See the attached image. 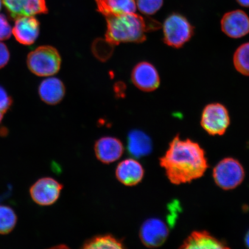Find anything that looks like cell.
Wrapping results in <instances>:
<instances>
[{
  "label": "cell",
  "instance_id": "obj_23",
  "mask_svg": "<svg viewBox=\"0 0 249 249\" xmlns=\"http://www.w3.org/2000/svg\"><path fill=\"white\" fill-rule=\"evenodd\" d=\"M12 30L7 18L4 15L0 14V40L11 38Z\"/></svg>",
  "mask_w": 249,
  "mask_h": 249
},
{
  "label": "cell",
  "instance_id": "obj_28",
  "mask_svg": "<svg viewBox=\"0 0 249 249\" xmlns=\"http://www.w3.org/2000/svg\"><path fill=\"white\" fill-rule=\"evenodd\" d=\"M3 115H4V114L1 113V112H0V123H1V121H2Z\"/></svg>",
  "mask_w": 249,
  "mask_h": 249
},
{
  "label": "cell",
  "instance_id": "obj_5",
  "mask_svg": "<svg viewBox=\"0 0 249 249\" xmlns=\"http://www.w3.org/2000/svg\"><path fill=\"white\" fill-rule=\"evenodd\" d=\"M245 170L237 160L227 158L214 167L213 176L218 186L224 190H231L241 184L245 178Z\"/></svg>",
  "mask_w": 249,
  "mask_h": 249
},
{
  "label": "cell",
  "instance_id": "obj_18",
  "mask_svg": "<svg viewBox=\"0 0 249 249\" xmlns=\"http://www.w3.org/2000/svg\"><path fill=\"white\" fill-rule=\"evenodd\" d=\"M98 9L106 18L111 16L135 13V0H96Z\"/></svg>",
  "mask_w": 249,
  "mask_h": 249
},
{
  "label": "cell",
  "instance_id": "obj_22",
  "mask_svg": "<svg viewBox=\"0 0 249 249\" xmlns=\"http://www.w3.org/2000/svg\"><path fill=\"white\" fill-rule=\"evenodd\" d=\"M163 0H138L139 11L142 14L151 15H154L162 7Z\"/></svg>",
  "mask_w": 249,
  "mask_h": 249
},
{
  "label": "cell",
  "instance_id": "obj_10",
  "mask_svg": "<svg viewBox=\"0 0 249 249\" xmlns=\"http://www.w3.org/2000/svg\"><path fill=\"white\" fill-rule=\"evenodd\" d=\"M221 29L230 38H242L249 33V17L242 10L227 12L221 19Z\"/></svg>",
  "mask_w": 249,
  "mask_h": 249
},
{
  "label": "cell",
  "instance_id": "obj_24",
  "mask_svg": "<svg viewBox=\"0 0 249 249\" xmlns=\"http://www.w3.org/2000/svg\"><path fill=\"white\" fill-rule=\"evenodd\" d=\"M13 103L10 95L3 87L0 86V112L4 114L9 110Z\"/></svg>",
  "mask_w": 249,
  "mask_h": 249
},
{
  "label": "cell",
  "instance_id": "obj_7",
  "mask_svg": "<svg viewBox=\"0 0 249 249\" xmlns=\"http://www.w3.org/2000/svg\"><path fill=\"white\" fill-rule=\"evenodd\" d=\"M63 185L54 178L45 177L34 183L30 190L33 201L42 206H49L57 201Z\"/></svg>",
  "mask_w": 249,
  "mask_h": 249
},
{
  "label": "cell",
  "instance_id": "obj_21",
  "mask_svg": "<svg viewBox=\"0 0 249 249\" xmlns=\"http://www.w3.org/2000/svg\"><path fill=\"white\" fill-rule=\"evenodd\" d=\"M17 216L11 207L0 205V234H7L14 229Z\"/></svg>",
  "mask_w": 249,
  "mask_h": 249
},
{
  "label": "cell",
  "instance_id": "obj_25",
  "mask_svg": "<svg viewBox=\"0 0 249 249\" xmlns=\"http://www.w3.org/2000/svg\"><path fill=\"white\" fill-rule=\"evenodd\" d=\"M9 59H10V53L7 46L4 43L0 42V69L7 65Z\"/></svg>",
  "mask_w": 249,
  "mask_h": 249
},
{
  "label": "cell",
  "instance_id": "obj_2",
  "mask_svg": "<svg viewBox=\"0 0 249 249\" xmlns=\"http://www.w3.org/2000/svg\"><path fill=\"white\" fill-rule=\"evenodd\" d=\"M107 30L106 40L110 45L121 43H142L146 40V33L159 29L157 21L147 19L135 13L111 16L106 18Z\"/></svg>",
  "mask_w": 249,
  "mask_h": 249
},
{
  "label": "cell",
  "instance_id": "obj_12",
  "mask_svg": "<svg viewBox=\"0 0 249 249\" xmlns=\"http://www.w3.org/2000/svg\"><path fill=\"white\" fill-rule=\"evenodd\" d=\"M94 151L99 161L105 164H110L119 160L124 153V147L119 139L105 136L96 142Z\"/></svg>",
  "mask_w": 249,
  "mask_h": 249
},
{
  "label": "cell",
  "instance_id": "obj_19",
  "mask_svg": "<svg viewBox=\"0 0 249 249\" xmlns=\"http://www.w3.org/2000/svg\"><path fill=\"white\" fill-rule=\"evenodd\" d=\"M83 249H124L123 240L111 234L93 236L84 243Z\"/></svg>",
  "mask_w": 249,
  "mask_h": 249
},
{
  "label": "cell",
  "instance_id": "obj_6",
  "mask_svg": "<svg viewBox=\"0 0 249 249\" xmlns=\"http://www.w3.org/2000/svg\"><path fill=\"white\" fill-rule=\"evenodd\" d=\"M230 124L227 108L219 103L208 104L201 114L202 128L212 136H221L226 132Z\"/></svg>",
  "mask_w": 249,
  "mask_h": 249
},
{
  "label": "cell",
  "instance_id": "obj_20",
  "mask_svg": "<svg viewBox=\"0 0 249 249\" xmlns=\"http://www.w3.org/2000/svg\"><path fill=\"white\" fill-rule=\"evenodd\" d=\"M233 63L239 73L249 76V42L244 43L236 50Z\"/></svg>",
  "mask_w": 249,
  "mask_h": 249
},
{
  "label": "cell",
  "instance_id": "obj_27",
  "mask_svg": "<svg viewBox=\"0 0 249 249\" xmlns=\"http://www.w3.org/2000/svg\"><path fill=\"white\" fill-rule=\"evenodd\" d=\"M245 244L247 246L248 248H249V230L248 233H247V235H246Z\"/></svg>",
  "mask_w": 249,
  "mask_h": 249
},
{
  "label": "cell",
  "instance_id": "obj_1",
  "mask_svg": "<svg viewBox=\"0 0 249 249\" xmlns=\"http://www.w3.org/2000/svg\"><path fill=\"white\" fill-rule=\"evenodd\" d=\"M167 178L175 185L191 182L204 175L208 167L205 152L200 145L178 136L170 143L166 154L160 159Z\"/></svg>",
  "mask_w": 249,
  "mask_h": 249
},
{
  "label": "cell",
  "instance_id": "obj_15",
  "mask_svg": "<svg viewBox=\"0 0 249 249\" xmlns=\"http://www.w3.org/2000/svg\"><path fill=\"white\" fill-rule=\"evenodd\" d=\"M38 93L43 102L50 105L59 104L64 98L65 87L58 78L50 77L40 84Z\"/></svg>",
  "mask_w": 249,
  "mask_h": 249
},
{
  "label": "cell",
  "instance_id": "obj_4",
  "mask_svg": "<svg viewBox=\"0 0 249 249\" xmlns=\"http://www.w3.org/2000/svg\"><path fill=\"white\" fill-rule=\"evenodd\" d=\"M194 27L181 14H171L163 25V41L167 46L179 49L194 36Z\"/></svg>",
  "mask_w": 249,
  "mask_h": 249
},
{
  "label": "cell",
  "instance_id": "obj_11",
  "mask_svg": "<svg viewBox=\"0 0 249 249\" xmlns=\"http://www.w3.org/2000/svg\"><path fill=\"white\" fill-rule=\"evenodd\" d=\"M12 18L48 13L45 0H2Z\"/></svg>",
  "mask_w": 249,
  "mask_h": 249
},
{
  "label": "cell",
  "instance_id": "obj_16",
  "mask_svg": "<svg viewBox=\"0 0 249 249\" xmlns=\"http://www.w3.org/2000/svg\"><path fill=\"white\" fill-rule=\"evenodd\" d=\"M127 149L132 157L139 158L150 154L152 143L150 138L139 130L130 131L127 137Z\"/></svg>",
  "mask_w": 249,
  "mask_h": 249
},
{
  "label": "cell",
  "instance_id": "obj_9",
  "mask_svg": "<svg viewBox=\"0 0 249 249\" xmlns=\"http://www.w3.org/2000/svg\"><path fill=\"white\" fill-rule=\"evenodd\" d=\"M132 81L137 88L144 92H152L160 86V74L156 68L148 62L137 64L132 71Z\"/></svg>",
  "mask_w": 249,
  "mask_h": 249
},
{
  "label": "cell",
  "instance_id": "obj_3",
  "mask_svg": "<svg viewBox=\"0 0 249 249\" xmlns=\"http://www.w3.org/2000/svg\"><path fill=\"white\" fill-rule=\"evenodd\" d=\"M27 64L30 71L36 75L51 76L60 70L61 55L54 47L39 46L28 55Z\"/></svg>",
  "mask_w": 249,
  "mask_h": 249
},
{
  "label": "cell",
  "instance_id": "obj_17",
  "mask_svg": "<svg viewBox=\"0 0 249 249\" xmlns=\"http://www.w3.org/2000/svg\"><path fill=\"white\" fill-rule=\"evenodd\" d=\"M226 243L207 231H195L183 242L180 249H227Z\"/></svg>",
  "mask_w": 249,
  "mask_h": 249
},
{
  "label": "cell",
  "instance_id": "obj_13",
  "mask_svg": "<svg viewBox=\"0 0 249 249\" xmlns=\"http://www.w3.org/2000/svg\"><path fill=\"white\" fill-rule=\"evenodd\" d=\"M40 24L33 17H23L17 18L12 33L18 42L24 45H31L38 39Z\"/></svg>",
  "mask_w": 249,
  "mask_h": 249
},
{
  "label": "cell",
  "instance_id": "obj_29",
  "mask_svg": "<svg viewBox=\"0 0 249 249\" xmlns=\"http://www.w3.org/2000/svg\"><path fill=\"white\" fill-rule=\"evenodd\" d=\"M2 6V0H0V10H1Z\"/></svg>",
  "mask_w": 249,
  "mask_h": 249
},
{
  "label": "cell",
  "instance_id": "obj_14",
  "mask_svg": "<svg viewBox=\"0 0 249 249\" xmlns=\"http://www.w3.org/2000/svg\"><path fill=\"white\" fill-rule=\"evenodd\" d=\"M116 176L123 185L135 186L144 178V170L138 161L132 158L126 159L118 164Z\"/></svg>",
  "mask_w": 249,
  "mask_h": 249
},
{
  "label": "cell",
  "instance_id": "obj_8",
  "mask_svg": "<svg viewBox=\"0 0 249 249\" xmlns=\"http://www.w3.org/2000/svg\"><path fill=\"white\" fill-rule=\"evenodd\" d=\"M139 235L142 244L146 247L158 248L166 242L169 236V229L162 220L150 218L142 223Z\"/></svg>",
  "mask_w": 249,
  "mask_h": 249
},
{
  "label": "cell",
  "instance_id": "obj_26",
  "mask_svg": "<svg viewBox=\"0 0 249 249\" xmlns=\"http://www.w3.org/2000/svg\"><path fill=\"white\" fill-rule=\"evenodd\" d=\"M242 7L249 8V0H236Z\"/></svg>",
  "mask_w": 249,
  "mask_h": 249
}]
</instances>
